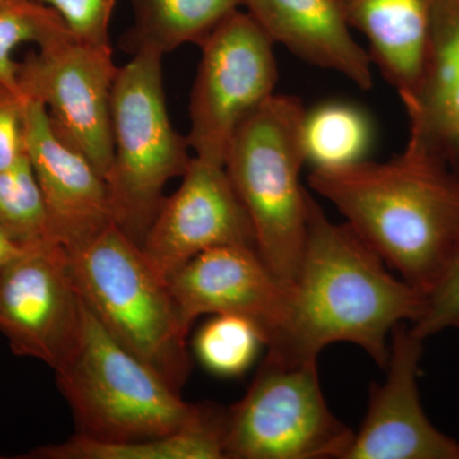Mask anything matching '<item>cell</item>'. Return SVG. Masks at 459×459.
Segmentation results:
<instances>
[{"mask_svg":"<svg viewBox=\"0 0 459 459\" xmlns=\"http://www.w3.org/2000/svg\"><path fill=\"white\" fill-rule=\"evenodd\" d=\"M385 265L347 223L331 221L310 195L291 319L281 342L267 352L289 362L318 361L329 344L352 343L385 368L392 331L418 322L427 298Z\"/></svg>","mask_w":459,"mask_h":459,"instance_id":"obj_1","label":"cell"},{"mask_svg":"<svg viewBox=\"0 0 459 459\" xmlns=\"http://www.w3.org/2000/svg\"><path fill=\"white\" fill-rule=\"evenodd\" d=\"M309 186L425 296L459 249V174L427 153L313 169Z\"/></svg>","mask_w":459,"mask_h":459,"instance_id":"obj_2","label":"cell"},{"mask_svg":"<svg viewBox=\"0 0 459 459\" xmlns=\"http://www.w3.org/2000/svg\"><path fill=\"white\" fill-rule=\"evenodd\" d=\"M68 258L78 294L100 325L181 394L192 370L189 331L168 281L153 270L141 247L111 225L95 240L68 252Z\"/></svg>","mask_w":459,"mask_h":459,"instance_id":"obj_3","label":"cell"},{"mask_svg":"<svg viewBox=\"0 0 459 459\" xmlns=\"http://www.w3.org/2000/svg\"><path fill=\"white\" fill-rule=\"evenodd\" d=\"M304 111L295 96L274 93L241 124L225 160L252 221L256 252L290 286L300 271L309 214L310 195L300 181Z\"/></svg>","mask_w":459,"mask_h":459,"instance_id":"obj_4","label":"cell"},{"mask_svg":"<svg viewBox=\"0 0 459 459\" xmlns=\"http://www.w3.org/2000/svg\"><path fill=\"white\" fill-rule=\"evenodd\" d=\"M56 376L74 413L77 435L98 442L169 437L195 425L210 406L184 401L120 346L84 303L80 340Z\"/></svg>","mask_w":459,"mask_h":459,"instance_id":"obj_5","label":"cell"},{"mask_svg":"<svg viewBox=\"0 0 459 459\" xmlns=\"http://www.w3.org/2000/svg\"><path fill=\"white\" fill-rule=\"evenodd\" d=\"M161 54L140 51L117 68L111 90L114 156L107 177L114 223L142 247L166 184L188 170L189 143L166 108Z\"/></svg>","mask_w":459,"mask_h":459,"instance_id":"obj_6","label":"cell"},{"mask_svg":"<svg viewBox=\"0 0 459 459\" xmlns=\"http://www.w3.org/2000/svg\"><path fill=\"white\" fill-rule=\"evenodd\" d=\"M355 431L323 395L318 361L267 352L246 395L226 410L225 459H344Z\"/></svg>","mask_w":459,"mask_h":459,"instance_id":"obj_7","label":"cell"},{"mask_svg":"<svg viewBox=\"0 0 459 459\" xmlns=\"http://www.w3.org/2000/svg\"><path fill=\"white\" fill-rule=\"evenodd\" d=\"M199 47L186 140L199 160L225 166L241 124L274 95L279 74L273 41L255 18L238 9Z\"/></svg>","mask_w":459,"mask_h":459,"instance_id":"obj_8","label":"cell"},{"mask_svg":"<svg viewBox=\"0 0 459 459\" xmlns=\"http://www.w3.org/2000/svg\"><path fill=\"white\" fill-rule=\"evenodd\" d=\"M117 72L111 47L74 35L18 63L21 93L44 105L54 134L86 157L105 180L114 156L110 104Z\"/></svg>","mask_w":459,"mask_h":459,"instance_id":"obj_9","label":"cell"},{"mask_svg":"<svg viewBox=\"0 0 459 459\" xmlns=\"http://www.w3.org/2000/svg\"><path fill=\"white\" fill-rule=\"evenodd\" d=\"M83 322V301L56 241L26 247L0 271V333L14 355L54 371L74 353Z\"/></svg>","mask_w":459,"mask_h":459,"instance_id":"obj_10","label":"cell"},{"mask_svg":"<svg viewBox=\"0 0 459 459\" xmlns=\"http://www.w3.org/2000/svg\"><path fill=\"white\" fill-rule=\"evenodd\" d=\"M184 327L207 314H234L261 328L265 347L285 336L292 313V286L268 268L255 247H217L201 253L168 280Z\"/></svg>","mask_w":459,"mask_h":459,"instance_id":"obj_11","label":"cell"},{"mask_svg":"<svg viewBox=\"0 0 459 459\" xmlns=\"http://www.w3.org/2000/svg\"><path fill=\"white\" fill-rule=\"evenodd\" d=\"M255 247V230L225 166L193 157L179 189L164 198L141 249L165 281L217 247Z\"/></svg>","mask_w":459,"mask_h":459,"instance_id":"obj_12","label":"cell"},{"mask_svg":"<svg viewBox=\"0 0 459 459\" xmlns=\"http://www.w3.org/2000/svg\"><path fill=\"white\" fill-rule=\"evenodd\" d=\"M424 341L409 323L392 331L385 382L371 385L367 415L344 459H459L458 440L434 427L420 398Z\"/></svg>","mask_w":459,"mask_h":459,"instance_id":"obj_13","label":"cell"},{"mask_svg":"<svg viewBox=\"0 0 459 459\" xmlns=\"http://www.w3.org/2000/svg\"><path fill=\"white\" fill-rule=\"evenodd\" d=\"M27 155L40 186L51 240L80 249L115 225L107 180L54 134L47 108L26 98Z\"/></svg>","mask_w":459,"mask_h":459,"instance_id":"obj_14","label":"cell"},{"mask_svg":"<svg viewBox=\"0 0 459 459\" xmlns=\"http://www.w3.org/2000/svg\"><path fill=\"white\" fill-rule=\"evenodd\" d=\"M401 99L410 119L406 148L459 174V0H435L418 80Z\"/></svg>","mask_w":459,"mask_h":459,"instance_id":"obj_15","label":"cell"},{"mask_svg":"<svg viewBox=\"0 0 459 459\" xmlns=\"http://www.w3.org/2000/svg\"><path fill=\"white\" fill-rule=\"evenodd\" d=\"M243 4L273 44L344 75L362 90L373 86V59L353 39L338 0H243Z\"/></svg>","mask_w":459,"mask_h":459,"instance_id":"obj_16","label":"cell"},{"mask_svg":"<svg viewBox=\"0 0 459 459\" xmlns=\"http://www.w3.org/2000/svg\"><path fill=\"white\" fill-rule=\"evenodd\" d=\"M351 29L359 30L401 98L418 80L435 0H338Z\"/></svg>","mask_w":459,"mask_h":459,"instance_id":"obj_17","label":"cell"},{"mask_svg":"<svg viewBox=\"0 0 459 459\" xmlns=\"http://www.w3.org/2000/svg\"><path fill=\"white\" fill-rule=\"evenodd\" d=\"M226 410L210 404L204 418L169 437L104 443L75 434L59 444L36 446L20 459H225Z\"/></svg>","mask_w":459,"mask_h":459,"instance_id":"obj_18","label":"cell"},{"mask_svg":"<svg viewBox=\"0 0 459 459\" xmlns=\"http://www.w3.org/2000/svg\"><path fill=\"white\" fill-rule=\"evenodd\" d=\"M135 25L123 45L133 56L140 51L165 54L181 45H201L208 33L243 0H133Z\"/></svg>","mask_w":459,"mask_h":459,"instance_id":"obj_19","label":"cell"},{"mask_svg":"<svg viewBox=\"0 0 459 459\" xmlns=\"http://www.w3.org/2000/svg\"><path fill=\"white\" fill-rule=\"evenodd\" d=\"M373 120L351 102L325 101L305 108L301 146L313 169L343 168L365 161L374 146Z\"/></svg>","mask_w":459,"mask_h":459,"instance_id":"obj_20","label":"cell"},{"mask_svg":"<svg viewBox=\"0 0 459 459\" xmlns=\"http://www.w3.org/2000/svg\"><path fill=\"white\" fill-rule=\"evenodd\" d=\"M69 35L65 21L49 5L36 0H0V84L22 95L18 63L12 57L14 49L27 42L44 48Z\"/></svg>","mask_w":459,"mask_h":459,"instance_id":"obj_21","label":"cell"},{"mask_svg":"<svg viewBox=\"0 0 459 459\" xmlns=\"http://www.w3.org/2000/svg\"><path fill=\"white\" fill-rule=\"evenodd\" d=\"M262 346L261 328L234 314H216L199 329L195 353L205 369L221 377H237L249 369Z\"/></svg>","mask_w":459,"mask_h":459,"instance_id":"obj_22","label":"cell"},{"mask_svg":"<svg viewBox=\"0 0 459 459\" xmlns=\"http://www.w3.org/2000/svg\"><path fill=\"white\" fill-rule=\"evenodd\" d=\"M0 229L25 247L51 240L47 208L29 155L0 170Z\"/></svg>","mask_w":459,"mask_h":459,"instance_id":"obj_23","label":"cell"},{"mask_svg":"<svg viewBox=\"0 0 459 459\" xmlns=\"http://www.w3.org/2000/svg\"><path fill=\"white\" fill-rule=\"evenodd\" d=\"M411 328L422 340L446 329H459V249L442 277L428 292L424 312Z\"/></svg>","mask_w":459,"mask_h":459,"instance_id":"obj_24","label":"cell"},{"mask_svg":"<svg viewBox=\"0 0 459 459\" xmlns=\"http://www.w3.org/2000/svg\"><path fill=\"white\" fill-rule=\"evenodd\" d=\"M59 13L78 40L96 47H110L108 26L115 0H36Z\"/></svg>","mask_w":459,"mask_h":459,"instance_id":"obj_25","label":"cell"},{"mask_svg":"<svg viewBox=\"0 0 459 459\" xmlns=\"http://www.w3.org/2000/svg\"><path fill=\"white\" fill-rule=\"evenodd\" d=\"M26 98L0 84V170L27 156Z\"/></svg>","mask_w":459,"mask_h":459,"instance_id":"obj_26","label":"cell"},{"mask_svg":"<svg viewBox=\"0 0 459 459\" xmlns=\"http://www.w3.org/2000/svg\"><path fill=\"white\" fill-rule=\"evenodd\" d=\"M26 247L9 237L4 230L0 229V271L7 267L9 263L13 262L17 256L22 255Z\"/></svg>","mask_w":459,"mask_h":459,"instance_id":"obj_27","label":"cell"},{"mask_svg":"<svg viewBox=\"0 0 459 459\" xmlns=\"http://www.w3.org/2000/svg\"><path fill=\"white\" fill-rule=\"evenodd\" d=\"M0 458H2V457H0Z\"/></svg>","mask_w":459,"mask_h":459,"instance_id":"obj_28","label":"cell"}]
</instances>
